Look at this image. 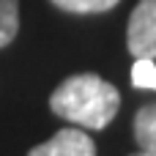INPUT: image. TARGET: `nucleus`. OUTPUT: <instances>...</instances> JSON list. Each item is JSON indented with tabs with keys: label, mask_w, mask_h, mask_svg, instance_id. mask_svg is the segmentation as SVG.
Here are the masks:
<instances>
[{
	"label": "nucleus",
	"mask_w": 156,
	"mask_h": 156,
	"mask_svg": "<svg viewBox=\"0 0 156 156\" xmlns=\"http://www.w3.org/2000/svg\"><path fill=\"white\" fill-rule=\"evenodd\" d=\"M49 110L60 121L99 132L115 121L121 110V93L112 82H107L99 74H71L52 90Z\"/></svg>",
	"instance_id": "f257e3e1"
},
{
	"label": "nucleus",
	"mask_w": 156,
	"mask_h": 156,
	"mask_svg": "<svg viewBox=\"0 0 156 156\" xmlns=\"http://www.w3.org/2000/svg\"><path fill=\"white\" fill-rule=\"evenodd\" d=\"M129 156H148V154H143V151H137V154H129Z\"/></svg>",
	"instance_id": "6e6552de"
},
{
	"label": "nucleus",
	"mask_w": 156,
	"mask_h": 156,
	"mask_svg": "<svg viewBox=\"0 0 156 156\" xmlns=\"http://www.w3.org/2000/svg\"><path fill=\"white\" fill-rule=\"evenodd\" d=\"M134 143L143 154L156 156V101L143 104L137 112H134Z\"/></svg>",
	"instance_id": "20e7f679"
},
{
	"label": "nucleus",
	"mask_w": 156,
	"mask_h": 156,
	"mask_svg": "<svg viewBox=\"0 0 156 156\" xmlns=\"http://www.w3.org/2000/svg\"><path fill=\"white\" fill-rule=\"evenodd\" d=\"M126 49L132 52V58L156 60V0H140L129 14Z\"/></svg>",
	"instance_id": "f03ea898"
},
{
	"label": "nucleus",
	"mask_w": 156,
	"mask_h": 156,
	"mask_svg": "<svg viewBox=\"0 0 156 156\" xmlns=\"http://www.w3.org/2000/svg\"><path fill=\"white\" fill-rule=\"evenodd\" d=\"M132 85L137 90H156V60L154 58H134Z\"/></svg>",
	"instance_id": "0eeeda50"
},
{
	"label": "nucleus",
	"mask_w": 156,
	"mask_h": 156,
	"mask_svg": "<svg viewBox=\"0 0 156 156\" xmlns=\"http://www.w3.org/2000/svg\"><path fill=\"white\" fill-rule=\"evenodd\" d=\"M19 33V0H0V49Z\"/></svg>",
	"instance_id": "39448f33"
},
{
	"label": "nucleus",
	"mask_w": 156,
	"mask_h": 156,
	"mask_svg": "<svg viewBox=\"0 0 156 156\" xmlns=\"http://www.w3.org/2000/svg\"><path fill=\"white\" fill-rule=\"evenodd\" d=\"M66 14H104L112 11L121 0H49Z\"/></svg>",
	"instance_id": "423d86ee"
},
{
	"label": "nucleus",
	"mask_w": 156,
	"mask_h": 156,
	"mask_svg": "<svg viewBox=\"0 0 156 156\" xmlns=\"http://www.w3.org/2000/svg\"><path fill=\"white\" fill-rule=\"evenodd\" d=\"M27 156H96V143L82 132V129H60L52 134L47 143L30 148Z\"/></svg>",
	"instance_id": "7ed1b4c3"
}]
</instances>
